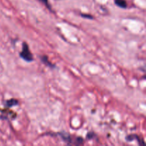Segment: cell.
<instances>
[{
  "instance_id": "9c48e42d",
  "label": "cell",
  "mask_w": 146,
  "mask_h": 146,
  "mask_svg": "<svg viewBox=\"0 0 146 146\" xmlns=\"http://www.w3.org/2000/svg\"><path fill=\"white\" fill-rule=\"evenodd\" d=\"M81 16L84 18L86 19H94V17L91 14H81Z\"/></svg>"
},
{
  "instance_id": "52a82bcc",
  "label": "cell",
  "mask_w": 146,
  "mask_h": 146,
  "mask_svg": "<svg viewBox=\"0 0 146 146\" xmlns=\"http://www.w3.org/2000/svg\"><path fill=\"white\" fill-rule=\"evenodd\" d=\"M38 1L42 3L43 4H44V5L47 7V9H48V10L51 11V7L49 4V3H48V0H38Z\"/></svg>"
},
{
  "instance_id": "ba28073f",
  "label": "cell",
  "mask_w": 146,
  "mask_h": 146,
  "mask_svg": "<svg viewBox=\"0 0 146 146\" xmlns=\"http://www.w3.org/2000/svg\"><path fill=\"white\" fill-rule=\"evenodd\" d=\"M95 136H96V134L94 133V132H89L86 135L87 139H89V140L93 139L94 138H95Z\"/></svg>"
},
{
  "instance_id": "3957f363",
  "label": "cell",
  "mask_w": 146,
  "mask_h": 146,
  "mask_svg": "<svg viewBox=\"0 0 146 146\" xmlns=\"http://www.w3.org/2000/svg\"><path fill=\"white\" fill-rule=\"evenodd\" d=\"M41 62L44 63L45 65H46L47 66L50 67V68H55V66L53 64H51L49 61H48V58L46 56L43 55L41 56Z\"/></svg>"
},
{
  "instance_id": "6da1fadb",
  "label": "cell",
  "mask_w": 146,
  "mask_h": 146,
  "mask_svg": "<svg viewBox=\"0 0 146 146\" xmlns=\"http://www.w3.org/2000/svg\"><path fill=\"white\" fill-rule=\"evenodd\" d=\"M20 57L27 62H31L34 60V57H33L32 54L30 51L29 47L27 43L24 42L22 44V51L20 52L19 54Z\"/></svg>"
},
{
  "instance_id": "5b68a950",
  "label": "cell",
  "mask_w": 146,
  "mask_h": 146,
  "mask_svg": "<svg viewBox=\"0 0 146 146\" xmlns=\"http://www.w3.org/2000/svg\"><path fill=\"white\" fill-rule=\"evenodd\" d=\"M114 1H115V4L120 8L125 9L128 7V4H127L125 0H115Z\"/></svg>"
},
{
  "instance_id": "7a4b0ae2",
  "label": "cell",
  "mask_w": 146,
  "mask_h": 146,
  "mask_svg": "<svg viewBox=\"0 0 146 146\" xmlns=\"http://www.w3.org/2000/svg\"><path fill=\"white\" fill-rule=\"evenodd\" d=\"M59 135L61 137V138L63 139V141H65L67 144H72L73 143V140L69 134L66 133H60Z\"/></svg>"
},
{
  "instance_id": "277c9868",
  "label": "cell",
  "mask_w": 146,
  "mask_h": 146,
  "mask_svg": "<svg viewBox=\"0 0 146 146\" xmlns=\"http://www.w3.org/2000/svg\"><path fill=\"white\" fill-rule=\"evenodd\" d=\"M19 104V101L17 99H14V98H11V99L7 100L5 102L6 106L8 107V108H11V107L15 106Z\"/></svg>"
},
{
  "instance_id": "8992f818",
  "label": "cell",
  "mask_w": 146,
  "mask_h": 146,
  "mask_svg": "<svg viewBox=\"0 0 146 146\" xmlns=\"http://www.w3.org/2000/svg\"><path fill=\"white\" fill-rule=\"evenodd\" d=\"M135 139H136L140 143V138H138V135H128V136L126 137V141H134V140H135Z\"/></svg>"
}]
</instances>
